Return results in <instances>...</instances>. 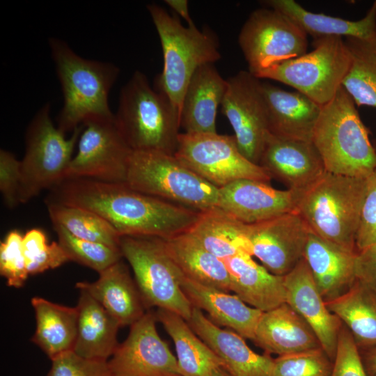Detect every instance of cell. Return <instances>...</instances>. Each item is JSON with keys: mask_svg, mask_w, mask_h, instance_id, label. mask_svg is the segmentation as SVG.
<instances>
[{"mask_svg": "<svg viewBox=\"0 0 376 376\" xmlns=\"http://www.w3.org/2000/svg\"><path fill=\"white\" fill-rule=\"evenodd\" d=\"M356 106L341 86L322 106L312 142L327 172L366 178L376 171V150Z\"/></svg>", "mask_w": 376, "mask_h": 376, "instance_id": "4", "label": "cell"}, {"mask_svg": "<svg viewBox=\"0 0 376 376\" xmlns=\"http://www.w3.org/2000/svg\"><path fill=\"white\" fill-rule=\"evenodd\" d=\"M368 376H376V347L359 350Z\"/></svg>", "mask_w": 376, "mask_h": 376, "instance_id": "47", "label": "cell"}, {"mask_svg": "<svg viewBox=\"0 0 376 376\" xmlns=\"http://www.w3.org/2000/svg\"><path fill=\"white\" fill-rule=\"evenodd\" d=\"M350 65L342 83L357 107L376 108V40L347 37Z\"/></svg>", "mask_w": 376, "mask_h": 376, "instance_id": "35", "label": "cell"}, {"mask_svg": "<svg viewBox=\"0 0 376 376\" xmlns=\"http://www.w3.org/2000/svg\"><path fill=\"white\" fill-rule=\"evenodd\" d=\"M52 224L58 242L70 261L76 262L99 273L122 260L120 249L78 238L61 225Z\"/></svg>", "mask_w": 376, "mask_h": 376, "instance_id": "37", "label": "cell"}, {"mask_svg": "<svg viewBox=\"0 0 376 376\" xmlns=\"http://www.w3.org/2000/svg\"><path fill=\"white\" fill-rule=\"evenodd\" d=\"M180 283L192 306L206 311L212 322L253 340L263 311L249 306L236 295L203 285L184 274Z\"/></svg>", "mask_w": 376, "mask_h": 376, "instance_id": "25", "label": "cell"}, {"mask_svg": "<svg viewBox=\"0 0 376 376\" xmlns=\"http://www.w3.org/2000/svg\"><path fill=\"white\" fill-rule=\"evenodd\" d=\"M49 44L63 95L57 127L66 134L91 120L114 118L108 97L119 68L84 58L59 39L50 38Z\"/></svg>", "mask_w": 376, "mask_h": 376, "instance_id": "2", "label": "cell"}, {"mask_svg": "<svg viewBox=\"0 0 376 376\" xmlns=\"http://www.w3.org/2000/svg\"><path fill=\"white\" fill-rule=\"evenodd\" d=\"M227 86L214 63L200 66L185 90L180 109V127L189 134L216 133L217 109Z\"/></svg>", "mask_w": 376, "mask_h": 376, "instance_id": "24", "label": "cell"}, {"mask_svg": "<svg viewBox=\"0 0 376 376\" xmlns=\"http://www.w3.org/2000/svg\"><path fill=\"white\" fill-rule=\"evenodd\" d=\"M155 313L130 326L127 338L108 360L111 376H182L178 361L156 328Z\"/></svg>", "mask_w": 376, "mask_h": 376, "instance_id": "16", "label": "cell"}, {"mask_svg": "<svg viewBox=\"0 0 376 376\" xmlns=\"http://www.w3.org/2000/svg\"><path fill=\"white\" fill-rule=\"evenodd\" d=\"M366 178L326 172L303 192L297 207L310 231L344 249L357 252L355 236Z\"/></svg>", "mask_w": 376, "mask_h": 376, "instance_id": "6", "label": "cell"}, {"mask_svg": "<svg viewBox=\"0 0 376 376\" xmlns=\"http://www.w3.org/2000/svg\"><path fill=\"white\" fill-rule=\"evenodd\" d=\"M253 341L279 357L321 347L311 327L286 302L263 312Z\"/></svg>", "mask_w": 376, "mask_h": 376, "instance_id": "26", "label": "cell"}, {"mask_svg": "<svg viewBox=\"0 0 376 376\" xmlns=\"http://www.w3.org/2000/svg\"><path fill=\"white\" fill-rule=\"evenodd\" d=\"M115 122L135 152L174 155L180 132V115L170 100L154 89L146 76L135 71L122 87Z\"/></svg>", "mask_w": 376, "mask_h": 376, "instance_id": "3", "label": "cell"}, {"mask_svg": "<svg viewBox=\"0 0 376 376\" xmlns=\"http://www.w3.org/2000/svg\"><path fill=\"white\" fill-rule=\"evenodd\" d=\"M83 125L77 151L68 166L65 178L125 183L133 151L118 130L115 117L91 120Z\"/></svg>", "mask_w": 376, "mask_h": 376, "instance_id": "13", "label": "cell"}, {"mask_svg": "<svg viewBox=\"0 0 376 376\" xmlns=\"http://www.w3.org/2000/svg\"><path fill=\"white\" fill-rule=\"evenodd\" d=\"M261 3L290 17L313 40L327 37L376 40V0L365 16L359 20L313 13L294 0H265Z\"/></svg>", "mask_w": 376, "mask_h": 376, "instance_id": "28", "label": "cell"}, {"mask_svg": "<svg viewBox=\"0 0 376 376\" xmlns=\"http://www.w3.org/2000/svg\"><path fill=\"white\" fill-rule=\"evenodd\" d=\"M21 161L11 152L0 150V191L5 205L10 209L20 203Z\"/></svg>", "mask_w": 376, "mask_h": 376, "instance_id": "44", "label": "cell"}, {"mask_svg": "<svg viewBox=\"0 0 376 376\" xmlns=\"http://www.w3.org/2000/svg\"><path fill=\"white\" fill-rule=\"evenodd\" d=\"M23 235L17 230L8 233L0 243V274L10 287L21 288L29 274L22 248Z\"/></svg>", "mask_w": 376, "mask_h": 376, "instance_id": "40", "label": "cell"}, {"mask_svg": "<svg viewBox=\"0 0 376 376\" xmlns=\"http://www.w3.org/2000/svg\"><path fill=\"white\" fill-rule=\"evenodd\" d=\"M303 192L242 179L219 189L218 208L241 223L256 224L297 212Z\"/></svg>", "mask_w": 376, "mask_h": 376, "instance_id": "17", "label": "cell"}, {"mask_svg": "<svg viewBox=\"0 0 376 376\" xmlns=\"http://www.w3.org/2000/svg\"><path fill=\"white\" fill-rule=\"evenodd\" d=\"M350 331L359 350L376 347V297L356 279L340 297L326 302Z\"/></svg>", "mask_w": 376, "mask_h": 376, "instance_id": "33", "label": "cell"}, {"mask_svg": "<svg viewBox=\"0 0 376 376\" xmlns=\"http://www.w3.org/2000/svg\"><path fill=\"white\" fill-rule=\"evenodd\" d=\"M120 249L133 271L146 308L166 309L188 322L193 306L181 288L183 274L170 257L164 239L121 236Z\"/></svg>", "mask_w": 376, "mask_h": 376, "instance_id": "8", "label": "cell"}, {"mask_svg": "<svg viewBox=\"0 0 376 376\" xmlns=\"http://www.w3.org/2000/svg\"><path fill=\"white\" fill-rule=\"evenodd\" d=\"M269 133L274 136L311 141L322 106L298 91L281 89L262 81Z\"/></svg>", "mask_w": 376, "mask_h": 376, "instance_id": "21", "label": "cell"}, {"mask_svg": "<svg viewBox=\"0 0 376 376\" xmlns=\"http://www.w3.org/2000/svg\"><path fill=\"white\" fill-rule=\"evenodd\" d=\"M259 166L288 189L301 191L308 189L327 172L313 142L280 138L271 134Z\"/></svg>", "mask_w": 376, "mask_h": 376, "instance_id": "18", "label": "cell"}, {"mask_svg": "<svg viewBox=\"0 0 376 376\" xmlns=\"http://www.w3.org/2000/svg\"><path fill=\"white\" fill-rule=\"evenodd\" d=\"M374 148H375V150H376V143H375V146H374Z\"/></svg>", "mask_w": 376, "mask_h": 376, "instance_id": "49", "label": "cell"}, {"mask_svg": "<svg viewBox=\"0 0 376 376\" xmlns=\"http://www.w3.org/2000/svg\"><path fill=\"white\" fill-rule=\"evenodd\" d=\"M196 334L221 359L222 368L230 376H272L274 359L259 354L244 338L230 329H221L193 306L187 322Z\"/></svg>", "mask_w": 376, "mask_h": 376, "instance_id": "20", "label": "cell"}, {"mask_svg": "<svg viewBox=\"0 0 376 376\" xmlns=\"http://www.w3.org/2000/svg\"><path fill=\"white\" fill-rule=\"evenodd\" d=\"M164 2L187 22L188 26H196L190 16L187 0H165Z\"/></svg>", "mask_w": 376, "mask_h": 376, "instance_id": "46", "label": "cell"}, {"mask_svg": "<svg viewBox=\"0 0 376 376\" xmlns=\"http://www.w3.org/2000/svg\"><path fill=\"white\" fill-rule=\"evenodd\" d=\"M52 224L63 226L72 235L120 249V235L104 218L85 208L46 201Z\"/></svg>", "mask_w": 376, "mask_h": 376, "instance_id": "36", "label": "cell"}, {"mask_svg": "<svg viewBox=\"0 0 376 376\" xmlns=\"http://www.w3.org/2000/svg\"><path fill=\"white\" fill-rule=\"evenodd\" d=\"M98 274L96 281L77 282L76 288L97 301L120 327L131 326L143 317L147 308L134 279L122 260Z\"/></svg>", "mask_w": 376, "mask_h": 376, "instance_id": "23", "label": "cell"}, {"mask_svg": "<svg viewBox=\"0 0 376 376\" xmlns=\"http://www.w3.org/2000/svg\"><path fill=\"white\" fill-rule=\"evenodd\" d=\"M47 201L91 210L121 236L168 239L186 233L201 212L134 190L125 183L90 178H65L50 190Z\"/></svg>", "mask_w": 376, "mask_h": 376, "instance_id": "1", "label": "cell"}, {"mask_svg": "<svg viewBox=\"0 0 376 376\" xmlns=\"http://www.w3.org/2000/svg\"><path fill=\"white\" fill-rule=\"evenodd\" d=\"M356 278L376 297V246L357 253Z\"/></svg>", "mask_w": 376, "mask_h": 376, "instance_id": "45", "label": "cell"}, {"mask_svg": "<svg viewBox=\"0 0 376 376\" xmlns=\"http://www.w3.org/2000/svg\"><path fill=\"white\" fill-rule=\"evenodd\" d=\"M22 248L29 275L58 267L70 261L59 243H49L45 233L39 228H32L23 235Z\"/></svg>", "mask_w": 376, "mask_h": 376, "instance_id": "38", "label": "cell"}, {"mask_svg": "<svg viewBox=\"0 0 376 376\" xmlns=\"http://www.w3.org/2000/svg\"><path fill=\"white\" fill-rule=\"evenodd\" d=\"M83 127H77L66 138L51 119L50 104L47 103L38 110L27 127L25 152L20 160L21 204L44 190L52 189L65 178Z\"/></svg>", "mask_w": 376, "mask_h": 376, "instance_id": "9", "label": "cell"}, {"mask_svg": "<svg viewBox=\"0 0 376 376\" xmlns=\"http://www.w3.org/2000/svg\"><path fill=\"white\" fill-rule=\"evenodd\" d=\"M333 361L322 347L274 359L272 376H331Z\"/></svg>", "mask_w": 376, "mask_h": 376, "instance_id": "39", "label": "cell"}, {"mask_svg": "<svg viewBox=\"0 0 376 376\" xmlns=\"http://www.w3.org/2000/svg\"><path fill=\"white\" fill-rule=\"evenodd\" d=\"M79 290L73 352L84 358L108 361L118 345L117 332L120 326L97 301L86 291Z\"/></svg>", "mask_w": 376, "mask_h": 376, "instance_id": "29", "label": "cell"}, {"mask_svg": "<svg viewBox=\"0 0 376 376\" xmlns=\"http://www.w3.org/2000/svg\"><path fill=\"white\" fill-rule=\"evenodd\" d=\"M174 155L218 189L242 179L267 183L272 179L242 154L234 135L180 133Z\"/></svg>", "mask_w": 376, "mask_h": 376, "instance_id": "11", "label": "cell"}, {"mask_svg": "<svg viewBox=\"0 0 376 376\" xmlns=\"http://www.w3.org/2000/svg\"><path fill=\"white\" fill-rule=\"evenodd\" d=\"M331 376H368L359 350L343 324L338 337Z\"/></svg>", "mask_w": 376, "mask_h": 376, "instance_id": "43", "label": "cell"}, {"mask_svg": "<svg viewBox=\"0 0 376 376\" xmlns=\"http://www.w3.org/2000/svg\"><path fill=\"white\" fill-rule=\"evenodd\" d=\"M47 376H111L108 361L87 359L73 351L52 360Z\"/></svg>", "mask_w": 376, "mask_h": 376, "instance_id": "42", "label": "cell"}, {"mask_svg": "<svg viewBox=\"0 0 376 376\" xmlns=\"http://www.w3.org/2000/svg\"><path fill=\"white\" fill-rule=\"evenodd\" d=\"M187 232L207 251L224 260L247 253L244 224L219 208L201 212Z\"/></svg>", "mask_w": 376, "mask_h": 376, "instance_id": "34", "label": "cell"}, {"mask_svg": "<svg viewBox=\"0 0 376 376\" xmlns=\"http://www.w3.org/2000/svg\"><path fill=\"white\" fill-rule=\"evenodd\" d=\"M155 314L174 343L182 376H211L214 369L222 368L221 359L180 315L163 308Z\"/></svg>", "mask_w": 376, "mask_h": 376, "instance_id": "32", "label": "cell"}, {"mask_svg": "<svg viewBox=\"0 0 376 376\" xmlns=\"http://www.w3.org/2000/svg\"><path fill=\"white\" fill-rule=\"evenodd\" d=\"M284 283L286 303L311 327L333 361L343 323L328 308L304 258L284 276Z\"/></svg>", "mask_w": 376, "mask_h": 376, "instance_id": "19", "label": "cell"}, {"mask_svg": "<svg viewBox=\"0 0 376 376\" xmlns=\"http://www.w3.org/2000/svg\"><path fill=\"white\" fill-rule=\"evenodd\" d=\"M310 230L297 212L245 224L247 253L271 273L285 276L303 258Z\"/></svg>", "mask_w": 376, "mask_h": 376, "instance_id": "15", "label": "cell"}, {"mask_svg": "<svg viewBox=\"0 0 376 376\" xmlns=\"http://www.w3.org/2000/svg\"><path fill=\"white\" fill-rule=\"evenodd\" d=\"M164 241L170 257L185 276L205 286L231 291L225 261L207 251L188 232Z\"/></svg>", "mask_w": 376, "mask_h": 376, "instance_id": "30", "label": "cell"}, {"mask_svg": "<svg viewBox=\"0 0 376 376\" xmlns=\"http://www.w3.org/2000/svg\"><path fill=\"white\" fill-rule=\"evenodd\" d=\"M307 34L283 13L263 7L253 10L244 23L238 44L249 71L256 76L278 63L306 53Z\"/></svg>", "mask_w": 376, "mask_h": 376, "instance_id": "12", "label": "cell"}, {"mask_svg": "<svg viewBox=\"0 0 376 376\" xmlns=\"http://www.w3.org/2000/svg\"><path fill=\"white\" fill-rule=\"evenodd\" d=\"M357 255L309 232L303 258L325 302L344 294L355 282Z\"/></svg>", "mask_w": 376, "mask_h": 376, "instance_id": "22", "label": "cell"}, {"mask_svg": "<svg viewBox=\"0 0 376 376\" xmlns=\"http://www.w3.org/2000/svg\"><path fill=\"white\" fill-rule=\"evenodd\" d=\"M147 9L163 54V68L156 89L170 100L180 115L182 98L194 72L221 58L219 40L209 27L185 26L178 17L156 3L148 4Z\"/></svg>", "mask_w": 376, "mask_h": 376, "instance_id": "5", "label": "cell"}, {"mask_svg": "<svg viewBox=\"0 0 376 376\" xmlns=\"http://www.w3.org/2000/svg\"><path fill=\"white\" fill-rule=\"evenodd\" d=\"M313 49L278 63L258 74L288 85L322 107L329 102L342 86L350 65V54L340 37L314 39Z\"/></svg>", "mask_w": 376, "mask_h": 376, "instance_id": "10", "label": "cell"}, {"mask_svg": "<svg viewBox=\"0 0 376 376\" xmlns=\"http://www.w3.org/2000/svg\"><path fill=\"white\" fill-rule=\"evenodd\" d=\"M376 246V171L366 177L365 194L355 236L357 253Z\"/></svg>", "mask_w": 376, "mask_h": 376, "instance_id": "41", "label": "cell"}, {"mask_svg": "<svg viewBox=\"0 0 376 376\" xmlns=\"http://www.w3.org/2000/svg\"><path fill=\"white\" fill-rule=\"evenodd\" d=\"M252 257L241 252L224 260L230 275L231 291L246 304L263 312L285 303L284 276L271 273Z\"/></svg>", "mask_w": 376, "mask_h": 376, "instance_id": "27", "label": "cell"}, {"mask_svg": "<svg viewBox=\"0 0 376 376\" xmlns=\"http://www.w3.org/2000/svg\"><path fill=\"white\" fill-rule=\"evenodd\" d=\"M31 302L36 318L31 341L51 360L73 351L77 334V306H63L40 297H33Z\"/></svg>", "mask_w": 376, "mask_h": 376, "instance_id": "31", "label": "cell"}, {"mask_svg": "<svg viewBox=\"0 0 376 376\" xmlns=\"http://www.w3.org/2000/svg\"><path fill=\"white\" fill-rule=\"evenodd\" d=\"M125 184L138 191L199 212L219 206V189L191 171L174 155L133 151Z\"/></svg>", "mask_w": 376, "mask_h": 376, "instance_id": "7", "label": "cell"}, {"mask_svg": "<svg viewBox=\"0 0 376 376\" xmlns=\"http://www.w3.org/2000/svg\"><path fill=\"white\" fill-rule=\"evenodd\" d=\"M226 80L222 113L233 129L242 154L259 165L270 134L261 79L249 70H241Z\"/></svg>", "mask_w": 376, "mask_h": 376, "instance_id": "14", "label": "cell"}, {"mask_svg": "<svg viewBox=\"0 0 376 376\" xmlns=\"http://www.w3.org/2000/svg\"><path fill=\"white\" fill-rule=\"evenodd\" d=\"M211 376H230L221 367L214 369Z\"/></svg>", "mask_w": 376, "mask_h": 376, "instance_id": "48", "label": "cell"}]
</instances>
